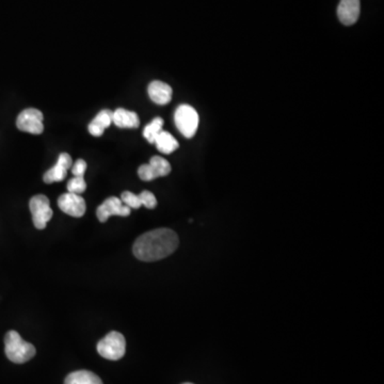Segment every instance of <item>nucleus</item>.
<instances>
[{
    "mask_svg": "<svg viewBox=\"0 0 384 384\" xmlns=\"http://www.w3.org/2000/svg\"><path fill=\"white\" fill-rule=\"evenodd\" d=\"M179 247V237L170 228H157L140 236L133 252L140 261L155 262L171 255Z\"/></svg>",
    "mask_w": 384,
    "mask_h": 384,
    "instance_id": "f257e3e1",
    "label": "nucleus"
},
{
    "mask_svg": "<svg viewBox=\"0 0 384 384\" xmlns=\"http://www.w3.org/2000/svg\"><path fill=\"white\" fill-rule=\"evenodd\" d=\"M6 356L13 363L23 364L35 356V348L26 342L17 331H9L5 338Z\"/></svg>",
    "mask_w": 384,
    "mask_h": 384,
    "instance_id": "f03ea898",
    "label": "nucleus"
},
{
    "mask_svg": "<svg viewBox=\"0 0 384 384\" xmlns=\"http://www.w3.org/2000/svg\"><path fill=\"white\" fill-rule=\"evenodd\" d=\"M126 351L125 338L121 333L112 331L98 342V352L102 358L110 361H118L123 358Z\"/></svg>",
    "mask_w": 384,
    "mask_h": 384,
    "instance_id": "7ed1b4c3",
    "label": "nucleus"
},
{
    "mask_svg": "<svg viewBox=\"0 0 384 384\" xmlns=\"http://www.w3.org/2000/svg\"><path fill=\"white\" fill-rule=\"evenodd\" d=\"M174 122L179 133L184 137L192 138L198 131L199 114L194 107L190 105H181L175 110Z\"/></svg>",
    "mask_w": 384,
    "mask_h": 384,
    "instance_id": "20e7f679",
    "label": "nucleus"
},
{
    "mask_svg": "<svg viewBox=\"0 0 384 384\" xmlns=\"http://www.w3.org/2000/svg\"><path fill=\"white\" fill-rule=\"evenodd\" d=\"M31 214H33V224L37 230H44L47 222L53 217V210L51 208V203L48 198L44 194H37L33 196L29 202Z\"/></svg>",
    "mask_w": 384,
    "mask_h": 384,
    "instance_id": "39448f33",
    "label": "nucleus"
},
{
    "mask_svg": "<svg viewBox=\"0 0 384 384\" xmlns=\"http://www.w3.org/2000/svg\"><path fill=\"white\" fill-rule=\"evenodd\" d=\"M43 119L44 116L40 110L28 108L19 113L17 120V126L19 131L33 134V135H40L44 131Z\"/></svg>",
    "mask_w": 384,
    "mask_h": 384,
    "instance_id": "423d86ee",
    "label": "nucleus"
},
{
    "mask_svg": "<svg viewBox=\"0 0 384 384\" xmlns=\"http://www.w3.org/2000/svg\"><path fill=\"white\" fill-rule=\"evenodd\" d=\"M129 214L131 208L124 205L121 199L117 196H110L96 210V216L100 222L107 221L111 216L127 217Z\"/></svg>",
    "mask_w": 384,
    "mask_h": 384,
    "instance_id": "0eeeda50",
    "label": "nucleus"
},
{
    "mask_svg": "<svg viewBox=\"0 0 384 384\" xmlns=\"http://www.w3.org/2000/svg\"><path fill=\"white\" fill-rule=\"evenodd\" d=\"M58 206L64 214L75 218H80L86 212V201L80 194H62L58 199Z\"/></svg>",
    "mask_w": 384,
    "mask_h": 384,
    "instance_id": "6e6552de",
    "label": "nucleus"
},
{
    "mask_svg": "<svg viewBox=\"0 0 384 384\" xmlns=\"http://www.w3.org/2000/svg\"><path fill=\"white\" fill-rule=\"evenodd\" d=\"M72 157L68 153H61L58 157V161L53 168L49 169L44 174V182L46 184H53V183L61 182L66 179L68 175V169L72 167Z\"/></svg>",
    "mask_w": 384,
    "mask_h": 384,
    "instance_id": "1a4fd4ad",
    "label": "nucleus"
},
{
    "mask_svg": "<svg viewBox=\"0 0 384 384\" xmlns=\"http://www.w3.org/2000/svg\"><path fill=\"white\" fill-rule=\"evenodd\" d=\"M361 12L360 0H340L338 7V17L345 26H351L358 21Z\"/></svg>",
    "mask_w": 384,
    "mask_h": 384,
    "instance_id": "9d476101",
    "label": "nucleus"
},
{
    "mask_svg": "<svg viewBox=\"0 0 384 384\" xmlns=\"http://www.w3.org/2000/svg\"><path fill=\"white\" fill-rule=\"evenodd\" d=\"M147 93L149 98L157 105H167L172 100V88L165 82L155 80L149 84Z\"/></svg>",
    "mask_w": 384,
    "mask_h": 384,
    "instance_id": "9b49d317",
    "label": "nucleus"
},
{
    "mask_svg": "<svg viewBox=\"0 0 384 384\" xmlns=\"http://www.w3.org/2000/svg\"><path fill=\"white\" fill-rule=\"evenodd\" d=\"M112 123L119 128H137L139 127L140 120L136 112L118 108L112 116Z\"/></svg>",
    "mask_w": 384,
    "mask_h": 384,
    "instance_id": "f8f14e48",
    "label": "nucleus"
},
{
    "mask_svg": "<svg viewBox=\"0 0 384 384\" xmlns=\"http://www.w3.org/2000/svg\"><path fill=\"white\" fill-rule=\"evenodd\" d=\"M112 116L113 112L109 109H104L94 118L93 121L89 124V133L94 137H100L104 134L106 128L112 124Z\"/></svg>",
    "mask_w": 384,
    "mask_h": 384,
    "instance_id": "ddd939ff",
    "label": "nucleus"
},
{
    "mask_svg": "<svg viewBox=\"0 0 384 384\" xmlns=\"http://www.w3.org/2000/svg\"><path fill=\"white\" fill-rule=\"evenodd\" d=\"M64 384H102V382L100 378L92 372L77 370L66 378Z\"/></svg>",
    "mask_w": 384,
    "mask_h": 384,
    "instance_id": "4468645a",
    "label": "nucleus"
},
{
    "mask_svg": "<svg viewBox=\"0 0 384 384\" xmlns=\"http://www.w3.org/2000/svg\"><path fill=\"white\" fill-rule=\"evenodd\" d=\"M155 145H156L157 149L163 154H171L179 149V145L177 140L171 135L168 131H163L156 139H155Z\"/></svg>",
    "mask_w": 384,
    "mask_h": 384,
    "instance_id": "2eb2a0df",
    "label": "nucleus"
},
{
    "mask_svg": "<svg viewBox=\"0 0 384 384\" xmlns=\"http://www.w3.org/2000/svg\"><path fill=\"white\" fill-rule=\"evenodd\" d=\"M163 120L161 118H155L151 123L145 126L143 136L149 143H155L157 136L163 131Z\"/></svg>",
    "mask_w": 384,
    "mask_h": 384,
    "instance_id": "dca6fc26",
    "label": "nucleus"
},
{
    "mask_svg": "<svg viewBox=\"0 0 384 384\" xmlns=\"http://www.w3.org/2000/svg\"><path fill=\"white\" fill-rule=\"evenodd\" d=\"M149 165H151L152 168L156 173L157 177L167 176V175L170 174L171 165L168 161H165L163 157H152L151 161H149Z\"/></svg>",
    "mask_w": 384,
    "mask_h": 384,
    "instance_id": "f3484780",
    "label": "nucleus"
},
{
    "mask_svg": "<svg viewBox=\"0 0 384 384\" xmlns=\"http://www.w3.org/2000/svg\"><path fill=\"white\" fill-rule=\"evenodd\" d=\"M86 189V183L84 176H74L68 183V190L71 194H82Z\"/></svg>",
    "mask_w": 384,
    "mask_h": 384,
    "instance_id": "a211bd4d",
    "label": "nucleus"
},
{
    "mask_svg": "<svg viewBox=\"0 0 384 384\" xmlns=\"http://www.w3.org/2000/svg\"><path fill=\"white\" fill-rule=\"evenodd\" d=\"M121 201L123 202L124 205L128 206V208H133V210H138V208H141L143 204H141V201H140L139 196L133 194L131 191H124L123 194H121Z\"/></svg>",
    "mask_w": 384,
    "mask_h": 384,
    "instance_id": "6ab92c4d",
    "label": "nucleus"
},
{
    "mask_svg": "<svg viewBox=\"0 0 384 384\" xmlns=\"http://www.w3.org/2000/svg\"><path fill=\"white\" fill-rule=\"evenodd\" d=\"M138 175H139L140 179L145 181V182H149V181H153V179H157V174L152 168L149 163L147 165H140L139 169H138Z\"/></svg>",
    "mask_w": 384,
    "mask_h": 384,
    "instance_id": "aec40b11",
    "label": "nucleus"
},
{
    "mask_svg": "<svg viewBox=\"0 0 384 384\" xmlns=\"http://www.w3.org/2000/svg\"><path fill=\"white\" fill-rule=\"evenodd\" d=\"M140 201H141V204L145 208H149V210H153V208L157 206L156 196L152 194L151 191H143L141 194H139Z\"/></svg>",
    "mask_w": 384,
    "mask_h": 384,
    "instance_id": "412c9836",
    "label": "nucleus"
},
{
    "mask_svg": "<svg viewBox=\"0 0 384 384\" xmlns=\"http://www.w3.org/2000/svg\"><path fill=\"white\" fill-rule=\"evenodd\" d=\"M86 170V163L84 159H78L73 165L72 173L74 176H84Z\"/></svg>",
    "mask_w": 384,
    "mask_h": 384,
    "instance_id": "4be33fe9",
    "label": "nucleus"
},
{
    "mask_svg": "<svg viewBox=\"0 0 384 384\" xmlns=\"http://www.w3.org/2000/svg\"><path fill=\"white\" fill-rule=\"evenodd\" d=\"M184 384H192V383H184Z\"/></svg>",
    "mask_w": 384,
    "mask_h": 384,
    "instance_id": "5701e85b",
    "label": "nucleus"
}]
</instances>
